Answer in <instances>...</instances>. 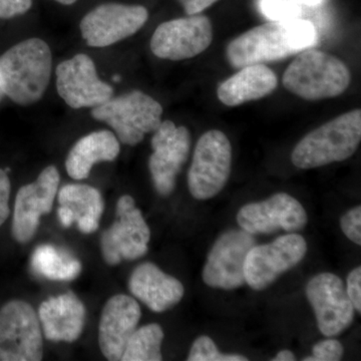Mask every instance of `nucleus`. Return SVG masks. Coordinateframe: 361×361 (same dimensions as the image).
<instances>
[{"mask_svg":"<svg viewBox=\"0 0 361 361\" xmlns=\"http://www.w3.org/2000/svg\"><path fill=\"white\" fill-rule=\"evenodd\" d=\"M317 42V32L311 21L302 18L269 21L251 28L229 42L226 49L233 68L281 61L310 49Z\"/></svg>","mask_w":361,"mask_h":361,"instance_id":"obj_1","label":"nucleus"},{"mask_svg":"<svg viewBox=\"0 0 361 361\" xmlns=\"http://www.w3.org/2000/svg\"><path fill=\"white\" fill-rule=\"evenodd\" d=\"M51 70L49 44L35 37L23 40L0 56V87L13 103L30 106L44 96Z\"/></svg>","mask_w":361,"mask_h":361,"instance_id":"obj_2","label":"nucleus"},{"mask_svg":"<svg viewBox=\"0 0 361 361\" xmlns=\"http://www.w3.org/2000/svg\"><path fill=\"white\" fill-rule=\"evenodd\" d=\"M361 141V111L338 116L305 135L292 152L291 161L299 169H314L348 160Z\"/></svg>","mask_w":361,"mask_h":361,"instance_id":"obj_3","label":"nucleus"},{"mask_svg":"<svg viewBox=\"0 0 361 361\" xmlns=\"http://www.w3.org/2000/svg\"><path fill=\"white\" fill-rule=\"evenodd\" d=\"M284 87L306 101L336 97L343 94L351 82V73L343 61L318 49H304L285 71Z\"/></svg>","mask_w":361,"mask_h":361,"instance_id":"obj_4","label":"nucleus"},{"mask_svg":"<svg viewBox=\"0 0 361 361\" xmlns=\"http://www.w3.org/2000/svg\"><path fill=\"white\" fill-rule=\"evenodd\" d=\"M94 120L106 123L115 130L118 141L135 146L145 135L154 133L161 123L163 106L141 90L111 97L92 109Z\"/></svg>","mask_w":361,"mask_h":361,"instance_id":"obj_5","label":"nucleus"},{"mask_svg":"<svg viewBox=\"0 0 361 361\" xmlns=\"http://www.w3.org/2000/svg\"><path fill=\"white\" fill-rule=\"evenodd\" d=\"M231 164V142L222 130H211L202 135L188 173L192 196L208 200L219 194L229 179Z\"/></svg>","mask_w":361,"mask_h":361,"instance_id":"obj_6","label":"nucleus"},{"mask_svg":"<svg viewBox=\"0 0 361 361\" xmlns=\"http://www.w3.org/2000/svg\"><path fill=\"white\" fill-rule=\"evenodd\" d=\"M44 357L42 325L30 303L11 300L0 308V361H39Z\"/></svg>","mask_w":361,"mask_h":361,"instance_id":"obj_7","label":"nucleus"},{"mask_svg":"<svg viewBox=\"0 0 361 361\" xmlns=\"http://www.w3.org/2000/svg\"><path fill=\"white\" fill-rule=\"evenodd\" d=\"M151 231L133 197H121L116 207V220L102 235V254L106 263L115 266L133 261L148 252Z\"/></svg>","mask_w":361,"mask_h":361,"instance_id":"obj_8","label":"nucleus"},{"mask_svg":"<svg viewBox=\"0 0 361 361\" xmlns=\"http://www.w3.org/2000/svg\"><path fill=\"white\" fill-rule=\"evenodd\" d=\"M306 253L305 239L293 233L280 236L269 244L254 245L244 264L245 282L254 290H264L280 275L301 262Z\"/></svg>","mask_w":361,"mask_h":361,"instance_id":"obj_9","label":"nucleus"},{"mask_svg":"<svg viewBox=\"0 0 361 361\" xmlns=\"http://www.w3.org/2000/svg\"><path fill=\"white\" fill-rule=\"evenodd\" d=\"M148 18L145 6L109 2L85 14L80 21V32L89 47H110L139 32Z\"/></svg>","mask_w":361,"mask_h":361,"instance_id":"obj_10","label":"nucleus"},{"mask_svg":"<svg viewBox=\"0 0 361 361\" xmlns=\"http://www.w3.org/2000/svg\"><path fill=\"white\" fill-rule=\"evenodd\" d=\"M213 40V26L205 16L195 14L166 21L151 39V51L159 59L184 61L205 51Z\"/></svg>","mask_w":361,"mask_h":361,"instance_id":"obj_11","label":"nucleus"},{"mask_svg":"<svg viewBox=\"0 0 361 361\" xmlns=\"http://www.w3.org/2000/svg\"><path fill=\"white\" fill-rule=\"evenodd\" d=\"M153 154L149 169L156 191L161 196L173 193L177 176L188 160L191 135L184 126L177 127L172 121H164L152 137Z\"/></svg>","mask_w":361,"mask_h":361,"instance_id":"obj_12","label":"nucleus"},{"mask_svg":"<svg viewBox=\"0 0 361 361\" xmlns=\"http://www.w3.org/2000/svg\"><path fill=\"white\" fill-rule=\"evenodd\" d=\"M56 90L71 109L94 108L113 97L114 89L97 77L90 56L78 54L56 66Z\"/></svg>","mask_w":361,"mask_h":361,"instance_id":"obj_13","label":"nucleus"},{"mask_svg":"<svg viewBox=\"0 0 361 361\" xmlns=\"http://www.w3.org/2000/svg\"><path fill=\"white\" fill-rule=\"evenodd\" d=\"M61 176L56 166L42 171L37 180L18 190L14 202L11 233L18 243L26 244L39 229L40 217L51 212Z\"/></svg>","mask_w":361,"mask_h":361,"instance_id":"obj_14","label":"nucleus"},{"mask_svg":"<svg viewBox=\"0 0 361 361\" xmlns=\"http://www.w3.org/2000/svg\"><path fill=\"white\" fill-rule=\"evenodd\" d=\"M255 239L244 230H230L221 235L209 253L203 281L213 288L233 290L245 283L244 264Z\"/></svg>","mask_w":361,"mask_h":361,"instance_id":"obj_15","label":"nucleus"},{"mask_svg":"<svg viewBox=\"0 0 361 361\" xmlns=\"http://www.w3.org/2000/svg\"><path fill=\"white\" fill-rule=\"evenodd\" d=\"M306 296L323 336H338L355 319V310L343 282L332 273H322L313 277L306 286Z\"/></svg>","mask_w":361,"mask_h":361,"instance_id":"obj_16","label":"nucleus"},{"mask_svg":"<svg viewBox=\"0 0 361 361\" xmlns=\"http://www.w3.org/2000/svg\"><path fill=\"white\" fill-rule=\"evenodd\" d=\"M305 209L286 193L273 195L267 200L247 204L237 214L242 230L250 234H270L278 230L299 231L307 224Z\"/></svg>","mask_w":361,"mask_h":361,"instance_id":"obj_17","label":"nucleus"},{"mask_svg":"<svg viewBox=\"0 0 361 361\" xmlns=\"http://www.w3.org/2000/svg\"><path fill=\"white\" fill-rule=\"evenodd\" d=\"M141 316V307L133 297L118 294L106 301L99 325V348L106 360H122Z\"/></svg>","mask_w":361,"mask_h":361,"instance_id":"obj_18","label":"nucleus"},{"mask_svg":"<svg viewBox=\"0 0 361 361\" xmlns=\"http://www.w3.org/2000/svg\"><path fill=\"white\" fill-rule=\"evenodd\" d=\"M37 315L47 341L73 342L84 330L85 307L73 292L44 301Z\"/></svg>","mask_w":361,"mask_h":361,"instance_id":"obj_19","label":"nucleus"},{"mask_svg":"<svg viewBox=\"0 0 361 361\" xmlns=\"http://www.w3.org/2000/svg\"><path fill=\"white\" fill-rule=\"evenodd\" d=\"M129 289L135 298L155 312L174 307L182 300L185 292L179 280L149 262L142 263L133 271Z\"/></svg>","mask_w":361,"mask_h":361,"instance_id":"obj_20","label":"nucleus"},{"mask_svg":"<svg viewBox=\"0 0 361 361\" xmlns=\"http://www.w3.org/2000/svg\"><path fill=\"white\" fill-rule=\"evenodd\" d=\"M58 217L61 224L70 228L77 223L78 230L92 234L99 229L104 210L101 192L85 184H68L58 192Z\"/></svg>","mask_w":361,"mask_h":361,"instance_id":"obj_21","label":"nucleus"},{"mask_svg":"<svg viewBox=\"0 0 361 361\" xmlns=\"http://www.w3.org/2000/svg\"><path fill=\"white\" fill-rule=\"evenodd\" d=\"M277 85L274 71L264 63H259L244 66L231 78L221 82L217 96L225 106H236L272 94Z\"/></svg>","mask_w":361,"mask_h":361,"instance_id":"obj_22","label":"nucleus"},{"mask_svg":"<svg viewBox=\"0 0 361 361\" xmlns=\"http://www.w3.org/2000/svg\"><path fill=\"white\" fill-rule=\"evenodd\" d=\"M120 151V141L111 130L90 133L73 145L66 157V172L73 179H87L96 164L115 161Z\"/></svg>","mask_w":361,"mask_h":361,"instance_id":"obj_23","label":"nucleus"},{"mask_svg":"<svg viewBox=\"0 0 361 361\" xmlns=\"http://www.w3.org/2000/svg\"><path fill=\"white\" fill-rule=\"evenodd\" d=\"M30 266L39 276L54 281L75 279L82 268L77 258L49 244L35 248L30 259Z\"/></svg>","mask_w":361,"mask_h":361,"instance_id":"obj_24","label":"nucleus"},{"mask_svg":"<svg viewBox=\"0 0 361 361\" xmlns=\"http://www.w3.org/2000/svg\"><path fill=\"white\" fill-rule=\"evenodd\" d=\"M164 331L156 323L135 329L123 351V361H161Z\"/></svg>","mask_w":361,"mask_h":361,"instance_id":"obj_25","label":"nucleus"},{"mask_svg":"<svg viewBox=\"0 0 361 361\" xmlns=\"http://www.w3.org/2000/svg\"><path fill=\"white\" fill-rule=\"evenodd\" d=\"M258 7L270 21L293 20L302 13L299 0H258Z\"/></svg>","mask_w":361,"mask_h":361,"instance_id":"obj_26","label":"nucleus"},{"mask_svg":"<svg viewBox=\"0 0 361 361\" xmlns=\"http://www.w3.org/2000/svg\"><path fill=\"white\" fill-rule=\"evenodd\" d=\"M189 361H247L245 356L225 355L218 350L210 337L200 336L194 341L188 356Z\"/></svg>","mask_w":361,"mask_h":361,"instance_id":"obj_27","label":"nucleus"},{"mask_svg":"<svg viewBox=\"0 0 361 361\" xmlns=\"http://www.w3.org/2000/svg\"><path fill=\"white\" fill-rule=\"evenodd\" d=\"M343 356V346L336 339H327L318 342L313 348L312 355L304 358V361H338Z\"/></svg>","mask_w":361,"mask_h":361,"instance_id":"obj_28","label":"nucleus"},{"mask_svg":"<svg viewBox=\"0 0 361 361\" xmlns=\"http://www.w3.org/2000/svg\"><path fill=\"white\" fill-rule=\"evenodd\" d=\"M342 232L353 243L361 245V207L356 206L344 214L341 219Z\"/></svg>","mask_w":361,"mask_h":361,"instance_id":"obj_29","label":"nucleus"},{"mask_svg":"<svg viewBox=\"0 0 361 361\" xmlns=\"http://www.w3.org/2000/svg\"><path fill=\"white\" fill-rule=\"evenodd\" d=\"M32 0H0V18L9 20L30 11Z\"/></svg>","mask_w":361,"mask_h":361,"instance_id":"obj_30","label":"nucleus"},{"mask_svg":"<svg viewBox=\"0 0 361 361\" xmlns=\"http://www.w3.org/2000/svg\"><path fill=\"white\" fill-rule=\"evenodd\" d=\"M11 183L6 171L0 169V227L8 219L11 214L9 199H11Z\"/></svg>","mask_w":361,"mask_h":361,"instance_id":"obj_31","label":"nucleus"},{"mask_svg":"<svg viewBox=\"0 0 361 361\" xmlns=\"http://www.w3.org/2000/svg\"><path fill=\"white\" fill-rule=\"evenodd\" d=\"M348 295L353 303V307L357 312L361 313V268L356 267L355 269L349 273L348 277Z\"/></svg>","mask_w":361,"mask_h":361,"instance_id":"obj_32","label":"nucleus"},{"mask_svg":"<svg viewBox=\"0 0 361 361\" xmlns=\"http://www.w3.org/2000/svg\"><path fill=\"white\" fill-rule=\"evenodd\" d=\"M178 1L184 7L188 16H195L213 6L218 0H178Z\"/></svg>","mask_w":361,"mask_h":361,"instance_id":"obj_33","label":"nucleus"},{"mask_svg":"<svg viewBox=\"0 0 361 361\" xmlns=\"http://www.w3.org/2000/svg\"><path fill=\"white\" fill-rule=\"evenodd\" d=\"M273 361H292L296 360L295 355L290 350H282L272 360Z\"/></svg>","mask_w":361,"mask_h":361,"instance_id":"obj_34","label":"nucleus"},{"mask_svg":"<svg viewBox=\"0 0 361 361\" xmlns=\"http://www.w3.org/2000/svg\"><path fill=\"white\" fill-rule=\"evenodd\" d=\"M322 0H299L300 4H305L307 6H316L322 4Z\"/></svg>","mask_w":361,"mask_h":361,"instance_id":"obj_35","label":"nucleus"},{"mask_svg":"<svg viewBox=\"0 0 361 361\" xmlns=\"http://www.w3.org/2000/svg\"><path fill=\"white\" fill-rule=\"evenodd\" d=\"M54 1L63 4V6H71V4H75L78 0H54Z\"/></svg>","mask_w":361,"mask_h":361,"instance_id":"obj_36","label":"nucleus"},{"mask_svg":"<svg viewBox=\"0 0 361 361\" xmlns=\"http://www.w3.org/2000/svg\"><path fill=\"white\" fill-rule=\"evenodd\" d=\"M4 92H2L1 87H0V102L2 101V99H4Z\"/></svg>","mask_w":361,"mask_h":361,"instance_id":"obj_37","label":"nucleus"},{"mask_svg":"<svg viewBox=\"0 0 361 361\" xmlns=\"http://www.w3.org/2000/svg\"><path fill=\"white\" fill-rule=\"evenodd\" d=\"M120 77H118V75H116V77H114L113 78V80H116V82H118V80H120Z\"/></svg>","mask_w":361,"mask_h":361,"instance_id":"obj_38","label":"nucleus"}]
</instances>
